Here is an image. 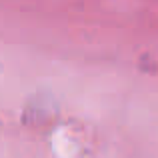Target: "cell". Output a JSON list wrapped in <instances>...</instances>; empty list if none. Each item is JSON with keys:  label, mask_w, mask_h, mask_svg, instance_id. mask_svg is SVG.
I'll use <instances>...</instances> for the list:
<instances>
[]
</instances>
